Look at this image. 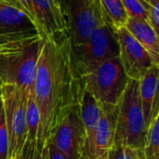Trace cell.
I'll list each match as a JSON object with an SVG mask.
<instances>
[{
  "label": "cell",
  "instance_id": "cell-1",
  "mask_svg": "<svg viewBox=\"0 0 159 159\" xmlns=\"http://www.w3.org/2000/svg\"><path fill=\"white\" fill-rule=\"evenodd\" d=\"M67 34L43 40L36 63L34 95L42 117V139L47 142L56 127L77 105L82 79L75 75Z\"/></svg>",
  "mask_w": 159,
  "mask_h": 159
},
{
  "label": "cell",
  "instance_id": "cell-2",
  "mask_svg": "<svg viewBox=\"0 0 159 159\" xmlns=\"http://www.w3.org/2000/svg\"><path fill=\"white\" fill-rule=\"evenodd\" d=\"M147 129L139 95V80L129 79L117 106L114 143L142 152Z\"/></svg>",
  "mask_w": 159,
  "mask_h": 159
},
{
  "label": "cell",
  "instance_id": "cell-3",
  "mask_svg": "<svg viewBox=\"0 0 159 159\" xmlns=\"http://www.w3.org/2000/svg\"><path fill=\"white\" fill-rule=\"evenodd\" d=\"M119 53L116 30L106 23L95 29L86 40L72 45L70 58L73 72L78 78L93 72L102 63Z\"/></svg>",
  "mask_w": 159,
  "mask_h": 159
},
{
  "label": "cell",
  "instance_id": "cell-4",
  "mask_svg": "<svg viewBox=\"0 0 159 159\" xmlns=\"http://www.w3.org/2000/svg\"><path fill=\"white\" fill-rule=\"evenodd\" d=\"M81 79L103 109L118 105L129 80L118 56L107 60Z\"/></svg>",
  "mask_w": 159,
  "mask_h": 159
},
{
  "label": "cell",
  "instance_id": "cell-5",
  "mask_svg": "<svg viewBox=\"0 0 159 159\" xmlns=\"http://www.w3.org/2000/svg\"><path fill=\"white\" fill-rule=\"evenodd\" d=\"M43 38L26 47L0 54V85H14L27 95L34 91L36 63Z\"/></svg>",
  "mask_w": 159,
  "mask_h": 159
},
{
  "label": "cell",
  "instance_id": "cell-6",
  "mask_svg": "<svg viewBox=\"0 0 159 159\" xmlns=\"http://www.w3.org/2000/svg\"><path fill=\"white\" fill-rule=\"evenodd\" d=\"M0 99L8 132V159H18L27 141V94L14 85H0Z\"/></svg>",
  "mask_w": 159,
  "mask_h": 159
},
{
  "label": "cell",
  "instance_id": "cell-7",
  "mask_svg": "<svg viewBox=\"0 0 159 159\" xmlns=\"http://www.w3.org/2000/svg\"><path fill=\"white\" fill-rule=\"evenodd\" d=\"M61 7L72 45L83 42L95 29L107 23L101 0H62Z\"/></svg>",
  "mask_w": 159,
  "mask_h": 159
},
{
  "label": "cell",
  "instance_id": "cell-8",
  "mask_svg": "<svg viewBox=\"0 0 159 159\" xmlns=\"http://www.w3.org/2000/svg\"><path fill=\"white\" fill-rule=\"evenodd\" d=\"M38 38L42 37L21 10L0 3V54L19 50Z\"/></svg>",
  "mask_w": 159,
  "mask_h": 159
},
{
  "label": "cell",
  "instance_id": "cell-9",
  "mask_svg": "<svg viewBox=\"0 0 159 159\" xmlns=\"http://www.w3.org/2000/svg\"><path fill=\"white\" fill-rule=\"evenodd\" d=\"M48 140L64 159H85L86 132L77 105L61 121Z\"/></svg>",
  "mask_w": 159,
  "mask_h": 159
},
{
  "label": "cell",
  "instance_id": "cell-10",
  "mask_svg": "<svg viewBox=\"0 0 159 159\" xmlns=\"http://www.w3.org/2000/svg\"><path fill=\"white\" fill-rule=\"evenodd\" d=\"M22 6L24 14L34 23L42 38L67 34L62 10L55 0H22Z\"/></svg>",
  "mask_w": 159,
  "mask_h": 159
},
{
  "label": "cell",
  "instance_id": "cell-11",
  "mask_svg": "<svg viewBox=\"0 0 159 159\" xmlns=\"http://www.w3.org/2000/svg\"><path fill=\"white\" fill-rule=\"evenodd\" d=\"M116 37L118 57L126 75L129 79L140 80L155 65L151 56L125 27L116 29Z\"/></svg>",
  "mask_w": 159,
  "mask_h": 159
},
{
  "label": "cell",
  "instance_id": "cell-12",
  "mask_svg": "<svg viewBox=\"0 0 159 159\" xmlns=\"http://www.w3.org/2000/svg\"><path fill=\"white\" fill-rule=\"evenodd\" d=\"M117 106L103 109L94 134L86 141L85 159H108L115 142Z\"/></svg>",
  "mask_w": 159,
  "mask_h": 159
},
{
  "label": "cell",
  "instance_id": "cell-13",
  "mask_svg": "<svg viewBox=\"0 0 159 159\" xmlns=\"http://www.w3.org/2000/svg\"><path fill=\"white\" fill-rule=\"evenodd\" d=\"M159 65H152L139 80V95L147 125L159 114Z\"/></svg>",
  "mask_w": 159,
  "mask_h": 159
},
{
  "label": "cell",
  "instance_id": "cell-14",
  "mask_svg": "<svg viewBox=\"0 0 159 159\" xmlns=\"http://www.w3.org/2000/svg\"><path fill=\"white\" fill-rule=\"evenodd\" d=\"M77 106L79 116L85 129L87 141L94 134L99 121L102 116L103 108L102 104L94 98V96L87 89L83 81L78 97Z\"/></svg>",
  "mask_w": 159,
  "mask_h": 159
},
{
  "label": "cell",
  "instance_id": "cell-15",
  "mask_svg": "<svg viewBox=\"0 0 159 159\" xmlns=\"http://www.w3.org/2000/svg\"><path fill=\"white\" fill-rule=\"evenodd\" d=\"M125 28L146 49L155 65H159V38L152 26L145 20L128 19Z\"/></svg>",
  "mask_w": 159,
  "mask_h": 159
},
{
  "label": "cell",
  "instance_id": "cell-16",
  "mask_svg": "<svg viewBox=\"0 0 159 159\" xmlns=\"http://www.w3.org/2000/svg\"><path fill=\"white\" fill-rule=\"evenodd\" d=\"M27 141L42 140V117L34 91L27 95L26 101Z\"/></svg>",
  "mask_w": 159,
  "mask_h": 159
},
{
  "label": "cell",
  "instance_id": "cell-17",
  "mask_svg": "<svg viewBox=\"0 0 159 159\" xmlns=\"http://www.w3.org/2000/svg\"><path fill=\"white\" fill-rule=\"evenodd\" d=\"M101 4L108 24L116 30L125 27L129 18L125 11L122 0H101Z\"/></svg>",
  "mask_w": 159,
  "mask_h": 159
},
{
  "label": "cell",
  "instance_id": "cell-18",
  "mask_svg": "<svg viewBox=\"0 0 159 159\" xmlns=\"http://www.w3.org/2000/svg\"><path fill=\"white\" fill-rule=\"evenodd\" d=\"M142 156L143 159H159V114L148 125Z\"/></svg>",
  "mask_w": 159,
  "mask_h": 159
},
{
  "label": "cell",
  "instance_id": "cell-19",
  "mask_svg": "<svg viewBox=\"0 0 159 159\" xmlns=\"http://www.w3.org/2000/svg\"><path fill=\"white\" fill-rule=\"evenodd\" d=\"M128 18L147 20L149 5L143 0H122Z\"/></svg>",
  "mask_w": 159,
  "mask_h": 159
},
{
  "label": "cell",
  "instance_id": "cell-20",
  "mask_svg": "<svg viewBox=\"0 0 159 159\" xmlns=\"http://www.w3.org/2000/svg\"><path fill=\"white\" fill-rule=\"evenodd\" d=\"M46 142L42 140L26 141L18 159H45Z\"/></svg>",
  "mask_w": 159,
  "mask_h": 159
},
{
  "label": "cell",
  "instance_id": "cell-21",
  "mask_svg": "<svg viewBox=\"0 0 159 159\" xmlns=\"http://www.w3.org/2000/svg\"><path fill=\"white\" fill-rule=\"evenodd\" d=\"M9 140L7 124L5 120L4 109L0 99V159H8Z\"/></svg>",
  "mask_w": 159,
  "mask_h": 159
},
{
  "label": "cell",
  "instance_id": "cell-22",
  "mask_svg": "<svg viewBox=\"0 0 159 159\" xmlns=\"http://www.w3.org/2000/svg\"><path fill=\"white\" fill-rule=\"evenodd\" d=\"M141 153L124 145L114 143V146L109 152L108 159H140Z\"/></svg>",
  "mask_w": 159,
  "mask_h": 159
},
{
  "label": "cell",
  "instance_id": "cell-23",
  "mask_svg": "<svg viewBox=\"0 0 159 159\" xmlns=\"http://www.w3.org/2000/svg\"><path fill=\"white\" fill-rule=\"evenodd\" d=\"M147 22L152 26V28L158 33L159 29V1H157L150 5L148 9Z\"/></svg>",
  "mask_w": 159,
  "mask_h": 159
},
{
  "label": "cell",
  "instance_id": "cell-24",
  "mask_svg": "<svg viewBox=\"0 0 159 159\" xmlns=\"http://www.w3.org/2000/svg\"><path fill=\"white\" fill-rule=\"evenodd\" d=\"M45 159H64L62 155L59 152V150L50 140H48L46 142Z\"/></svg>",
  "mask_w": 159,
  "mask_h": 159
},
{
  "label": "cell",
  "instance_id": "cell-25",
  "mask_svg": "<svg viewBox=\"0 0 159 159\" xmlns=\"http://www.w3.org/2000/svg\"><path fill=\"white\" fill-rule=\"evenodd\" d=\"M0 3H4V4L13 6L24 13V9H23V6H22V0H0Z\"/></svg>",
  "mask_w": 159,
  "mask_h": 159
},
{
  "label": "cell",
  "instance_id": "cell-26",
  "mask_svg": "<svg viewBox=\"0 0 159 159\" xmlns=\"http://www.w3.org/2000/svg\"><path fill=\"white\" fill-rule=\"evenodd\" d=\"M143 1H144L145 3H147V4L150 6V5H152L153 3H155V2H157V1H159V0H143Z\"/></svg>",
  "mask_w": 159,
  "mask_h": 159
},
{
  "label": "cell",
  "instance_id": "cell-27",
  "mask_svg": "<svg viewBox=\"0 0 159 159\" xmlns=\"http://www.w3.org/2000/svg\"><path fill=\"white\" fill-rule=\"evenodd\" d=\"M55 1H56V2H57L59 5H60V7L61 6V2H62V0H55Z\"/></svg>",
  "mask_w": 159,
  "mask_h": 159
},
{
  "label": "cell",
  "instance_id": "cell-28",
  "mask_svg": "<svg viewBox=\"0 0 159 159\" xmlns=\"http://www.w3.org/2000/svg\"><path fill=\"white\" fill-rule=\"evenodd\" d=\"M140 159H143V156H142V153H141V158H140Z\"/></svg>",
  "mask_w": 159,
  "mask_h": 159
}]
</instances>
